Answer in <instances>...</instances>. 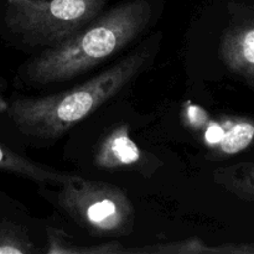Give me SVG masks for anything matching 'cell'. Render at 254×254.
I'll use <instances>...</instances> for the list:
<instances>
[{
  "label": "cell",
  "mask_w": 254,
  "mask_h": 254,
  "mask_svg": "<svg viewBox=\"0 0 254 254\" xmlns=\"http://www.w3.org/2000/svg\"><path fill=\"white\" fill-rule=\"evenodd\" d=\"M150 20L146 0L118 4L30 60L21 67V77L37 86L69 81L118 54L145 31Z\"/></svg>",
  "instance_id": "cell-1"
},
{
  "label": "cell",
  "mask_w": 254,
  "mask_h": 254,
  "mask_svg": "<svg viewBox=\"0 0 254 254\" xmlns=\"http://www.w3.org/2000/svg\"><path fill=\"white\" fill-rule=\"evenodd\" d=\"M151 59V47L143 45L73 88L45 97L12 99L7 102L5 113L24 135L39 139L60 138L116 97L149 66Z\"/></svg>",
  "instance_id": "cell-2"
},
{
  "label": "cell",
  "mask_w": 254,
  "mask_h": 254,
  "mask_svg": "<svg viewBox=\"0 0 254 254\" xmlns=\"http://www.w3.org/2000/svg\"><path fill=\"white\" fill-rule=\"evenodd\" d=\"M106 0H4L0 31L27 46L52 47L101 14Z\"/></svg>",
  "instance_id": "cell-3"
},
{
  "label": "cell",
  "mask_w": 254,
  "mask_h": 254,
  "mask_svg": "<svg viewBox=\"0 0 254 254\" xmlns=\"http://www.w3.org/2000/svg\"><path fill=\"white\" fill-rule=\"evenodd\" d=\"M59 202L78 225L96 236H124L133 231V205L112 184L84 180L77 175L61 185Z\"/></svg>",
  "instance_id": "cell-4"
},
{
  "label": "cell",
  "mask_w": 254,
  "mask_h": 254,
  "mask_svg": "<svg viewBox=\"0 0 254 254\" xmlns=\"http://www.w3.org/2000/svg\"><path fill=\"white\" fill-rule=\"evenodd\" d=\"M220 55L231 72L254 86V24L230 27L221 41Z\"/></svg>",
  "instance_id": "cell-5"
},
{
  "label": "cell",
  "mask_w": 254,
  "mask_h": 254,
  "mask_svg": "<svg viewBox=\"0 0 254 254\" xmlns=\"http://www.w3.org/2000/svg\"><path fill=\"white\" fill-rule=\"evenodd\" d=\"M143 158V153L129 136L126 124L116 127L104 136L97 149L94 163L104 169H121L135 165Z\"/></svg>",
  "instance_id": "cell-6"
},
{
  "label": "cell",
  "mask_w": 254,
  "mask_h": 254,
  "mask_svg": "<svg viewBox=\"0 0 254 254\" xmlns=\"http://www.w3.org/2000/svg\"><path fill=\"white\" fill-rule=\"evenodd\" d=\"M0 170L31 179L37 183H52L64 185L73 180L77 175L46 168L31 159L12 150L7 144L0 140Z\"/></svg>",
  "instance_id": "cell-7"
},
{
  "label": "cell",
  "mask_w": 254,
  "mask_h": 254,
  "mask_svg": "<svg viewBox=\"0 0 254 254\" xmlns=\"http://www.w3.org/2000/svg\"><path fill=\"white\" fill-rule=\"evenodd\" d=\"M215 180L238 198L254 205V163L246 161L218 169Z\"/></svg>",
  "instance_id": "cell-8"
},
{
  "label": "cell",
  "mask_w": 254,
  "mask_h": 254,
  "mask_svg": "<svg viewBox=\"0 0 254 254\" xmlns=\"http://www.w3.org/2000/svg\"><path fill=\"white\" fill-rule=\"evenodd\" d=\"M221 126V134L215 144L223 155H235L245 150L254 139V123L250 121H236Z\"/></svg>",
  "instance_id": "cell-9"
},
{
  "label": "cell",
  "mask_w": 254,
  "mask_h": 254,
  "mask_svg": "<svg viewBox=\"0 0 254 254\" xmlns=\"http://www.w3.org/2000/svg\"><path fill=\"white\" fill-rule=\"evenodd\" d=\"M34 251L24 228L5 216L0 202V254H26Z\"/></svg>",
  "instance_id": "cell-10"
},
{
  "label": "cell",
  "mask_w": 254,
  "mask_h": 254,
  "mask_svg": "<svg viewBox=\"0 0 254 254\" xmlns=\"http://www.w3.org/2000/svg\"><path fill=\"white\" fill-rule=\"evenodd\" d=\"M4 89H5V83L2 81V78L0 77V114L5 113L7 108V101L4 98Z\"/></svg>",
  "instance_id": "cell-11"
}]
</instances>
